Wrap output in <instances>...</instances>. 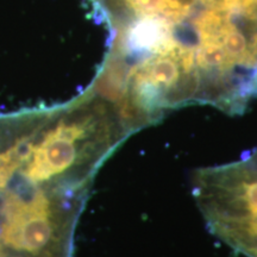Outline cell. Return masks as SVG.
Returning <instances> with one entry per match:
<instances>
[{"instance_id":"6da1fadb","label":"cell","mask_w":257,"mask_h":257,"mask_svg":"<svg viewBox=\"0 0 257 257\" xmlns=\"http://www.w3.org/2000/svg\"><path fill=\"white\" fill-rule=\"evenodd\" d=\"M193 192L211 230L237 251L257 257V149L231 165L200 169Z\"/></svg>"}]
</instances>
